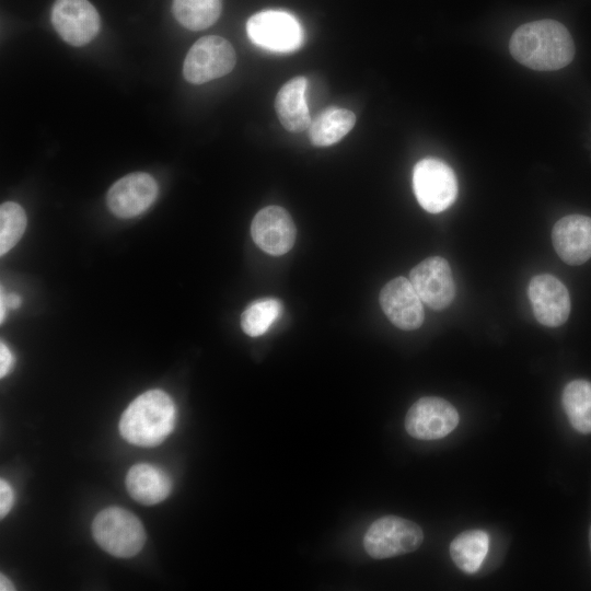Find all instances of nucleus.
<instances>
[{"instance_id": "obj_1", "label": "nucleus", "mask_w": 591, "mask_h": 591, "mask_svg": "<svg viewBox=\"0 0 591 591\" xmlns=\"http://www.w3.org/2000/svg\"><path fill=\"white\" fill-rule=\"evenodd\" d=\"M512 57L540 71L558 70L571 62L575 44L568 30L555 20H540L519 26L509 42Z\"/></svg>"}, {"instance_id": "obj_2", "label": "nucleus", "mask_w": 591, "mask_h": 591, "mask_svg": "<svg viewBox=\"0 0 591 591\" xmlns=\"http://www.w3.org/2000/svg\"><path fill=\"white\" fill-rule=\"evenodd\" d=\"M175 414L174 403L165 392L150 390L125 409L119 420V432L131 444L155 447L172 432Z\"/></svg>"}, {"instance_id": "obj_3", "label": "nucleus", "mask_w": 591, "mask_h": 591, "mask_svg": "<svg viewBox=\"0 0 591 591\" xmlns=\"http://www.w3.org/2000/svg\"><path fill=\"white\" fill-rule=\"evenodd\" d=\"M92 534L105 552L120 558L137 555L146 542L141 521L120 507H108L100 511L92 522Z\"/></svg>"}, {"instance_id": "obj_4", "label": "nucleus", "mask_w": 591, "mask_h": 591, "mask_svg": "<svg viewBox=\"0 0 591 591\" xmlns=\"http://www.w3.org/2000/svg\"><path fill=\"white\" fill-rule=\"evenodd\" d=\"M424 541L418 524L396 515L375 520L363 536V546L375 559L395 557L416 551Z\"/></svg>"}, {"instance_id": "obj_5", "label": "nucleus", "mask_w": 591, "mask_h": 591, "mask_svg": "<svg viewBox=\"0 0 591 591\" xmlns=\"http://www.w3.org/2000/svg\"><path fill=\"white\" fill-rule=\"evenodd\" d=\"M246 32L253 44L274 53H292L304 42L298 19L281 10H264L253 14L247 20Z\"/></svg>"}, {"instance_id": "obj_6", "label": "nucleus", "mask_w": 591, "mask_h": 591, "mask_svg": "<svg viewBox=\"0 0 591 591\" xmlns=\"http://www.w3.org/2000/svg\"><path fill=\"white\" fill-rule=\"evenodd\" d=\"M413 189L419 205L430 213L448 209L456 199L457 181L442 160L426 158L413 170Z\"/></svg>"}, {"instance_id": "obj_7", "label": "nucleus", "mask_w": 591, "mask_h": 591, "mask_svg": "<svg viewBox=\"0 0 591 591\" xmlns=\"http://www.w3.org/2000/svg\"><path fill=\"white\" fill-rule=\"evenodd\" d=\"M236 62L232 45L223 37L209 35L195 42L183 65L184 78L201 84L228 74Z\"/></svg>"}, {"instance_id": "obj_8", "label": "nucleus", "mask_w": 591, "mask_h": 591, "mask_svg": "<svg viewBox=\"0 0 591 591\" xmlns=\"http://www.w3.org/2000/svg\"><path fill=\"white\" fill-rule=\"evenodd\" d=\"M459 419V413L451 403L441 397L425 396L408 409L405 429L413 438L436 440L453 431Z\"/></svg>"}, {"instance_id": "obj_9", "label": "nucleus", "mask_w": 591, "mask_h": 591, "mask_svg": "<svg viewBox=\"0 0 591 591\" xmlns=\"http://www.w3.org/2000/svg\"><path fill=\"white\" fill-rule=\"evenodd\" d=\"M51 23L68 44L80 47L90 43L100 31V15L88 0H56Z\"/></svg>"}, {"instance_id": "obj_10", "label": "nucleus", "mask_w": 591, "mask_h": 591, "mask_svg": "<svg viewBox=\"0 0 591 591\" xmlns=\"http://www.w3.org/2000/svg\"><path fill=\"white\" fill-rule=\"evenodd\" d=\"M409 281L421 301L433 310H443L454 300L455 282L443 257L432 256L420 262L410 270Z\"/></svg>"}, {"instance_id": "obj_11", "label": "nucleus", "mask_w": 591, "mask_h": 591, "mask_svg": "<svg viewBox=\"0 0 591 591\" xmlns=\"http://www.w3.org/2000/svg\"><path fill=\"white\" fill-rule=\"evenodd\" d=\"M528 294L534 316L542 325L557 327L569 317V292L555 276L549 274L534 276L529 283Z\"/></svg>"}, {"instance_id": "obj_12", "label": "nucleus", "mask_w": 591, "mask_h": 591, "mask_svg": "<svg viewBox=\"0 0 591 591\" xmlns=\"http://www.w3.org/2000/svg\"><path fill=\"white\" fill-rule=\"evenodd\" d=\"M296 225L289 212L279 206H267L259 210L251 224L255 244L265 253L283 255L296 241Z\"/></svg>"}, {"instance_id": "obj_13", "label": "nucleus", "mask_w": 591, "mask_h": 591, "mask_svg": "<svg viewBox=\"0 0 591 591\" xmlns=\"http://www.w3.org/2000/svg\"><path fill=\"white\" fill-rule=\"evenodd\" d=\"M158 192V184L150 174L130 173L112 185L107 193V205L115 216L132 218L153 204Z\"/></svg>"}, {"instance_id": "obj_14", "label": "nucleus", "mask_w": 591, "mask_h": 591, "mask_svg": "<svg viewBox=\"0 0 591 591\" xmlns=\"http://www.w3.org/2000/svg\"><path fill=\"white\" fill-rule=\"evenodd\" d=\"M380 304L386 317L396 327L413 331L425 320L422 301L409 279L396 277L390 280L380 292Z\"/></svg>"}, {"instance_id": "obj_15", "label": "nucleus", "mask_w": 591, "mask_h": 591, "mask_svg": "<svg viewBox=\"0 0 591 591\" xmlns=\"http://www.w3.org/2000/svg\"><path fill=\"white\" fill-rule=\"evenodd\" d=\"M558 256L569 265H581L591 257V218L570 215L559 219L552 230Z\"/></svg>"}, {"instance_id": "obj_16", "label": "nucleus", "mask_w": 591, "mask_h": 591, "mask_svg": "<svg viewBox=\"0 0 591 591\" xmlns=\"http://www.w3.org/2000/svg\"><path fill=\"white\" fill-rule=\"evenodd\" d=\"M306 85V79L298 76L287 81L276 95V113L288 131L301 132L312 123L305 102Z\"/></svg>"}, {"instance_id": "obj_17", "label": "nucleus", "mask_w": 591, "mask_h": 591, "mask_svg": "<svg viewBox=\"0 0 591 591\" xmlns=\"http://www.w3.org/2000/svg\"><path fill=\"white\" fill-rule=\"evenodd\" d=\"M126 488L136 501L151 506L163 501L170 495L172 480L163 470L140 463L129 468Z\"/></svg>"}, {"instance_id": "obj_18", "label": "nucleus", "mask_w": 591, "mask_h": 591, "mask_svg": "<svg viewBox=\"0 0 591 591\" xmlns=\"http://www.w3.org/2000/svg\"><path fill=\"white\" fill-rule=\"evenodd\" d=\"M355 124L356 116L351 111L329 106L312 120L309 139L315 147H328L341 140Z\"/></svg>"}, {"instance_id": "obj_19", "label": "nucleus", "mask_w": 591, "mask_h": 591, "mask_svg": "<svg viewBox=\"0 0 591 591\" xmlns=\"http://www.w3.org/2000/svg\"><path fill=\"white\" fill-rule=\"evenodd\" d=\"M489 549V535L483 530H467L450 544V555L459 569L466 573L476 572Z\"/></svg>"}, {"instance_id": "obj_20", "label": "nucleus", "mask_w": 591, "mask_h": 591, "mask_svg": "<svg viewBox=\"0 0 591 591\" xmlns=\"http://www.w3.org/2000/svg\"><path fill=\"white\" fill-rule=\"evenodd\" d=\"M563 407L570 425L580 433H591V382L573 380L561 396Z\"/></svg>"}, {"instance_id": "obj_21", "label": "nucleus", "mask_w": 591, "mask_h": 591, "mask_svg": "<svg viewBox=\"0 0 591 591\" xmlns=\"http://www.w3.org/2000/svg\"><path fill=\"white\" fill-rule=\"evenodd\" d=\"M221 0H173L175 19L186 28L201 31L211 26L220 16Z\"/></svg>"}, {"instance_id": "obj_22", "label": "nucleus", "mask_w": 591, "mask_h": 591, "mask_svg": "<svg viewBox=\"0 0 591 591\" xmlns=\"http://www.w3.org/2000/svg\"><path fill=\"white\" fill-rule=\"evenodd\" d=\"M282 303L275 298H264L247 305L241 315V326L245 334L257 337L268 331L280 316Z\"/></svg>"}, {"instance_id": "obj_23", "label": "nucleus", "mask_w": 591, "mask_h": 591, "mask_svg": "<svg viewBox=\"0 0 591 591\" xmlns=\"http://www.w3.org/2000/svg\"><path fill=\"white\" fill-rule=\"evenodd\" d=\"M26 227L23 208L13 201L0 207V254L8 253L21 239Z\"/></svg>"}, {"instance_id": "obj_24", "label": "nucleus", "mask_w": 591, "mask_h": 591, "mask_svg": "<svg viewBox=\"0 0 591 591\" xmlns=\"http://www.w3.org/2000/svg\"><path fill=\"white\" fill-rule=\"evenodd\" d=\"M14 501V494L11 486L4 480H0V517L4 518L11 510Z\"/></svg>"}, {"instance_id": "obj_25", "label": "nucleus", "mask_w": 591, "mask_h": 591, "mask_svg": "<svg viewBox=\"0 0 591 591\" xmlns=\"http://www.w3.org/2000/svg\"><path fill=\"white\" fill-rule=\"evenodd\" d=\"M13 357L7 345L0 344V376L3 378L11 369Z\"/></svg>"}, {"instance_id": "obj_26", "label": "nucleus", "mask_w": 591, "mask_h": 591, "mask_svg": "<svg viewBox=\"0 0 591 591\" xmlns=\"http://www.w3.org/2000/svg\"><path fill=\"white\" fill-rule=\"evenodd\" d=\"M0 590L1 591L14 590L13 583L3 575L0 576Z\"/></svg>"}, {"instance_id": "obj_27", "label": "nucleus", "mask_w": 591, "mask_h": 591, "mask_svg": "<svg viewBox=\"0 0 591 591\" xmlns=\"http://www.w3.org/2000/svg\"><path fill=\"white\" fill-rule=\"evenodd\" d=\"M4 301H5L7 305L15 309V308H18L20 305L21 299L16 294H10L7 298L4 297Z\"/></svg>"}, {"instance_id": "obj_28", "label": "nucleus", "mask_w": 591, "mask_h": 591, "mask_svg": "<svg viewBox=\"0 0 591 591\" xmlns=\"http://www.w3.org/2000/svg\"><path fill=\"white\" fill-rule=\"evenodd\" d=\"M0 306H1V310H0V320L3 321V316H4V310H5V306H7V303L4 301V296H3V292L1 291V302H0Z\"/></svg>"}, {"instance_id": "obj_29", "label": "nucleus", "mask_w": 591, "mask_h": 591, "mask_svg": "<svg viewBox=\"0 0 591 591\" xmlns=\"http://www.w3.org/2000/svg\"><path fill=\"white\" fill-rule=\"evenodd\" d=\"M589 544H590V549H591V526H590V531H589Z\"/></svg>"}]
</instances>
